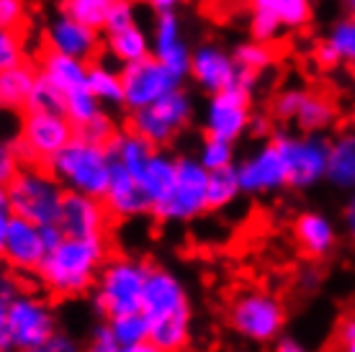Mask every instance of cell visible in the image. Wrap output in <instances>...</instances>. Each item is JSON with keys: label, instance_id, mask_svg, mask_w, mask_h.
<instances>
[{"label": "cell", "instance_id": "91938a15", "mask_svg": "<svg viewBox=\"0 0 355 352\" xmlns=\"http://www.w3.org/2000/svg\"><path fill=\"white\" fill-rule=\"evenodd\" d=\"M6 195H8V188L6 183H0V203H6Z\"/></svg>", "mask_w": 355, "mask_h": 352}, {"label": "cell", "instance_id": "ba28073f", "mask_svg": "<svg viewBox=\"0 0 355 352\" xmlns=\"http://www.w3.org/2000/svg\"><path fill=\"white\" fill-rule=\"evenodd\" d=\"M206 183L209 170L201 165L196 155H178L175 183L165 195V201L152 206V213L162 224H191L209 213V198H206Z\"/></svg>", "mask_w": 355, "mask_h": 352}, {"label": "cell", "instance_id": "9f6ffc18", "mask_svg": "<svg viewBox=\"0 0 355 352\" xmlns=\"http://www.w3.org/2000/svg\"><path fill=\"white\" fill-rule=\"evenodd\" d=\"M13 219V211L8 209V203H0V252H3V242L8 234V224Z\"/></svg>", "mask_w": 355, "mask_h": 352}, {"label": "cell", "instance_id": "6125c7cd", "mask_svg": "<svg viewBox=\"0 0 355 352\" xmlns=\"http://www.w3.org/2000/svg\"><path fill=\"white\" fill-rule=\"evenodd\" d=\"M353 121H355V116H353Z\"/></svg>", "mask_w": 355, "mask_h": 352}, {"label": "cell", "instance_id": "4316f807", "mask_svg": "<svg viewBox=\"0 0 355 352\" xmlns=\"http://www.w3.org/2000/svg\"><path fill=\"white\" fill-rule=\"evenodd\" d=\"M103 49L114 57L119 64H129L152 54V36L139 24H132L119 31L103 34Z\"/></svg>", "mask_w": 355, "mask_h": 352}, {"label": "cell", "instance_id": "d6986e66", "mask_svg": "<svg viewBox=\"0 0 355 352\" xmlns=\"http://www.w3.org/2000/svg\"><path fill=\"white\" fill-rule=\"evenodd\" d=\"M103 206L111 213V219L116 221L139 219V216L152 213V201L147 198L139 180L119 162H111V177H108V188L103 193Z\"/></svg>", "mask_w": 355, "mask_h": 352}, {"label": "cell", "instance_id": "74e56055", "mask_svg": "<svg viewBox=\"0 0 355 352\" xmlns=\"http://www.w3.org/2000/svg\"><path fill=\"white\" fill-rule=\"evenodd\" d=\"M196 157L201 159V165L206 170H219V168H230V165H237V150H234V141L227 139H216V137H204L201 147H198V155Z\"/></svg>", "mask_w": 355, "mask_h": 352}, {"label": "cell", "instance_id": "d4e9b609", "mask_svg": "<svg viewBox=\"0 0 355 352\" xmlns=\"http://www.w3.org/2000/svg\"><path fill=\"white\" fill-rule=\"evenodd\" d=\"M340 191H355V129L329 139L327 177Z\"/></svg>", "mask_w": 355, "mask_h": 352}, {"label": "cell", "instance_id": "5b68a950", "mask_svg": "<svg viewBox=\"0 0 355 352\" xmlns=\"http://www.w3.org/2000/svg\"><path fill=\"white\" fill-rule=\"evenodd\" d=\"M6 188H8L6 203L13 216H24L39 227L60 221L62 198L67 191L46 165H24Z\"/></svg>", "mask_w": 355, "mask_h": 352}, {"label": "cell", "instance_id": "816d5d0a", "mask_svg": "<svg viewBox=\"0 0 355 352\" xmlns=\"http://www.w3.org/2000/svg\"><path fill=\"white\" fill-rule=\"evenodd\" d=\"M78 347H80V344L75 342L70 335H64V332H60V329H57L52 340L46 342L44 352H75Z\"/></svg>", "mask_w": 355, "mask_h": 352}, {"label": "cell", "instance_id": "f35d334b", "mask_svg": "<svg viewBox=\"0 0 355 352\" xmlns=\"http://www.w3.org/2000/svg\"><path fill=\"white\" fill-rule=\"evenodd\" d=\"M21 62H26V44L21 31L0 26V70L16 67Z\"/></svg>", "mask_w": 355, "mask_h": 352}, {"label": "cell", "instance_id": "7dc6e473", "mask_svg": "<svg viewBox=\"0 0 355 352\" xmlns=\"http://www.w3.org/2000/svg\"><path fill=\"white\" fill-rule=\"evenodd\" d=\"M24 168V159L18 157L13 141H0V183H10V177Z\"/></svg>", "mask_w": 355, "mask_h": 352}, {"label": "cell", "instance_id": "d6a6232c", "mask_svg": "<svg viewBox=\"0 0 355 352\" xmlns=\"http://www.w3.org/2000/svg\"><path fill=\"white\" fill-rule=\"evenodd\" d=\"M114 0H60V13L80 21L85 26L103 31L108 8Z\"/></svg>", "mask_w": 355, "mask_h": 352}, {"label": "cell", "instance_id": "8fae6325", "mask_svg": "<svg viewBox=\"0 0 355 352\" xmlns=\"http://www.w3.org/2000/svg\"><path fill=\"white\" fill-rule=\"evenodd\" d=\"M75 134V123L60 111H24L13 147L24 165H46Z\"/></svg>", "mask_w": 355, "mask_h": 352}, {"label": "cell", "instance_id": "30bf717a", "mask_svg": "<svg viewBox=\"0 0 355 352\" xmlns=\"http://www.w3.org/2000/svg\"><path fill=\"white\" fill-rule=\"evenodd\" d=\"M57 314L52 303L42 296L18 291L8 301L6 311V332H8L10 350L21 352H44L46 342L54 337Z\"/></svg>", "mask_w": 355, "mask_h": 352}, {"label": "cell", "instance_id": "277c9868", "mask_svg": "<svg viewBox=\"0 0 355 352\" xmlns=\"http://www.w3.org/2000/svg\"><path fill=\"white\" fill-rule=\"evenodd\" d=\"M150 265L137 257L111 255L101 265L98 281L93 285V306L103 319L142 311L144 285L150 275Z\"/></svg>", "mask_w": 355, "mask_h": 352}, {"label": "cell", "instance_id": "681fc988", "mask_svg": "<svg viewBox=\"0 0 355 352\" xmlns=\"http://www.w3.org/2000/svg\"><path fill=\"white\" fill-rule=\"evenodd\" d=\"M273 116H266V114H252L250 116V123H248V134L250 137H255V139L266 141L270 139L275 134V126H273Z\"/></svg>", "mask_w": 355, "mask_h": 352}, {"label": "cell", "instance_id": "ac0fdd59", "mask_svg": "<svg viewBox=\"0 0 355 352\" xmlns=\"http://www.w3.org/2000/svg\"><path fill=\"white\" fill-rule=\"evenodd\" d=\"M44 46L57 49L62 54H70V57H78V60L93 62L98 60V54L103 52V31L90 28L85 24H80V21L60 13L46 26Z\"/></svg>", "mask_w": 355, "mask_h": 352}, {"label": "cell", "instance_id": "8d00e7d4", "mask_svg": "<svg viewBox=\"0 0 355 352\" xmlns=\"http://www.w3.org/2000/svg\"><path fill=\"white\" fill-rule=\"evenodd\" d=\"M24 111H60L64 114V93L44 75H36Z\"/></svg>", "mask_w": 355, "mask_h": 352}, {"label": "cell", "instance_id": "5bb4252c", "mask_svg": "<svg viewBox=\"0 0 355 352\" xmlns=\"http://www.w3.org/2000/svg\"><path fill=\"white\" fill-rule=\"evenodd\" d=\"M237 175H240L242 195H250V198L273 195L288 188V170L273 137L237 162Z\"/></svg>", "mask_w": 355, "mask_h": 352}, {"label": "cell", "instance_id": "ffe728a7", "mask_svg": "<svg viewBox=\"0 0 355 352\" xmlns=\"http://www.w3.org/2000/svg\"><path fill=\"white\" fill-rule=\"evenodd\" d=\"M111 213L101 198L67 191L62 198V211H60V227L64 237H101L108 231Z\"/></svg>", "mask_w": 355, "mask_h": 352}, {"label": "cell", "instance_id": "7c38bea8", "mask_svg": "<svg viewBox=\"0 0 355 352\" xmlns=\"http://www.w3.org/2000/svg\"><path fill=\"white\" fill-rule=\"evenodd\" d=\"M275 147L281 150V157L288 170V188L291 191H306L314 188L327 177V157H329V139L322 134H293V132H275Z\"/></svg>", "mask_w": 355, "mask_h": 352}, {"label": "cell", "instance_id": "db71d44e", "mask_svg": "<svg viewBox=\"0 0 355 352\" xmlns=\"http://www.w3.org/2000/svg\"><path fill=\"white\" fill-rule=\"evenodd\" d=\"M343 221H345L347 234L355 239V191H353V195L347 198L345 209H343Z\"/></svg>", "mask_w": 355, "mask_h": 352}, {"label": "cell", "instance_id": "11a10c76", "mask_svg": "<svg viewBox=\"0 0 355 352\" xmlns=\"http://www.w3.org/2000/svg\"><path fill=\"white\" fill-rule=\"evenodd\" d=\"M273 347L278 352H304V344L296 340V337H286V335H281L278 340L273 342Z\"/></svg>", "mask_w": 355, "mask_h": 352}, {"label": "cell", "instance_id": "94428289", "mask_svg": "<svg viewBox=\"0 0 355 352\" xmlns=\"http://www.w3.org/2000/svg\"><path fill=\"white\" fill-rule=\"evenodd\" d=\"M129 3H134V6H137V3H147V6H150L152 0H129Z\"/></svg>", "mask_w": 355, "mask_h": 352}, {"label": "cell", "instance_id": "2e32d148", "mask_svg": "<svg viewBox=\"0 0 355 352\" xmlns=\"http://www.w3.org/2000/svg\"><path fill=\"white\" fill-rule=\"evenodd\" d=\"M46 245L42 237V227L24 216H13L8 224V234L3 242L0 260L8 265L13 273H34L46 257Z\"/></svg>", "mask_w": 355, "mask_h": 352}, {"label": "cell", "instance_id": "f6af8a7d", "mask_svg": "<svg viewBox=\"0 0 355 352\" xmlns=\"http://www.w3.org/2000/svg\"><path fill=\"white\" fill-rule=\"evenodd\" d=\"M88 350L93 352H121L119 342H116V335L114 329H111V322L103 319V322H98L93 326V332H90V340H88Z\"/></svg>", "mask_w": 355, "mask_h": 352}, {"label": "cell", "instance_id": "4dcf8cb0", "mask_svg": "<svg viewBox=\"0 0 355 352\" xmlns=\"http://www.w3.org/2000/svg\"><path fill=\"white\" fill-rule=\"evenodd\" d=\"M206 198H209V211H224V209H230L237 198H242L237 165L219 168V170H209Z\"/></svg>", "mask_w": 355, "mask_h": 352}, {"label": "cell", "instance_id": "e575fe53", "mask_svg": "<svg viewBox=\"0 0 355 352\" xmlns=\"http://www.w3.org/2000/svg\"><path fill=\"white\" fill-rule=\"evenodd\" d=\"M101 111H103V103L90 93L88 85L64 93V116L75 123V129H80L83 123H88L90 118L98 116Z\"/></svg>", "mask_w": 355, "mask_h": 352}, {"label": "cell", "instance_id": "ee69618b", "mask_svg": "<svg viewBox=\"0 0 355 352\" xmlns=\"http://www.w3.org/2000/svg\"><path fill=\"white\" fill-rule=\"evenodd\" d=\"M21 291L18 283L8 275H0V352L10 350L8 332H6V311H8V301Z\"/></svg>", "mask_w": 355, "mask_h": 352}, {"label": "cell", "instance_id": "7402d4cb", "mask_svg": "<svg viewBox=\"0 0 355 352\" xmlns=\"http://www.w3.org/2000/svg\"><path fill=\"white\" fill-rule=\"evenodd\" d=\"M36 70H39V75H44L46 80H52L62 93H70L75 88H85L88 85L90 62L44 46L42 54H39V62H36Z\"/></svg>", "mask_w": 355, "mask_h": 352}, {"label": "cell", "instance_id": "cb8c5ba5", "mask_svg": "<svg viewBox=\"0 0 355 352\" xmlns=\"http://www.w3.org/2000/svg\"><path fill=\"white\" fill-rule=\"evenodd\" d=\"M338 121V106L335 100L324 93H317V90H309L304 93L302 103L296 108L291 123L304 134H324L327 129H332Z\"/></svg>", "mask_w": 355, "mask_h": 352}, {"label": "cell", "instance_id": "60d3db41", "mask_svg": "<svg viewBox=\"0 0 355 352\" xmlns=\"http://www.w3.org/2000/svg\"><path fill=\"white\" fill-rule=\"evenodd\" d=\"M304 93H306V88H302V85H291V88H284L281 93H275L273 100H270V116H273L275 121L291 123L296 108L302 103Z\"/></svg>", "mask_w": 355, "mask_h": 352}, {"label": "cell", "instance_id": "e0dca14e", "mask_svg": "<svg viewBox=\"0 0 355 352\" xmlns=\"http://www.w3.org/2000/svg\"><path fill=\"white\" fill-rule=\"evenodd\" d=\"M152 54L168 67L173 75L180 80L188 78L191 70V46L183 36V21L178 16V10H162L155 18L152 26Z\"/></svg>", "mask_w": 355, "mask_h": 352}, {"label": "cell", "instance_id": "bcb514c9", "mask_svg": "<svg viewBox=\"0 0 355 352\" xmlns=\"http://www.w3.org/2000/svg\"><path fill=\"white\" fill-rule=\"evenodd\" d=\"M28 6L26 0H0V26L3 28H18L26 24Z\"/></svg>", "mask_w": 355, "mask_h": 352}, {"label": "cell", "instance_id": "1f68e13d", "mask_svg": "<svg viewBox=\"0 0 355 352\" xmlns=\"http://www.w3.org/2000/svg\"><path fill=\"white\" fill-rule=\"evenodd\" d=\"M250 8L270 10L291 31L309 26L311 21V0H250Z\"/></svg>", "mask_w": 355, "mask_h": 352}, {"label": "cell", "instance_id": "9a60e30c", "mask_svg": "<svg viewBox=\"0 0 355 352\" xmlns=\"http://www.w3.org/2000/svg\"><path fill=\"white\" fill-rule=\"evenodd\" d=\"M188 78L193 80L206 96L222 93L232 88L240 78V64L234 62V54L227 52L224 46L204 42L191 52V70Z\"/></svg>", "mask_w": 355, "mask_h": 352}, {"label": "cell", "instance_id": "603a6c76", "mask_svg": "<svg viewBox=\"0 0 355 352\" xmlns=\"http://www.w3.org/2000/svg\"><path fill=\"white\" fill-rule=\"evenodd\" d=\"M175 170H178V155H170L168 147H157L150 155L147 165L137 175V180L144 188V193L152 201V206L165 201V195L170 193V188L175 183Z\"/></svg>", "mask_w": 355, "mask_h": 352}, {"label": "cell", "instance_id": "7bdbcfd3", "mask_svg": "<svg viewBox=\"0 0 355 352\" xmlns=\"http://www.w3.org/2000/svg\"><path fill=\"white\" fill-rule=\"evenodd\" d=\"M137 24V16H134V3L129 0H114L111 8H108L106 24H103V34L108 31H119V28H126Z\"/></svg>", "mask_w": 355, "mask_h": 352}, {"label": "cell", "instance_id": "f5cc1de1", "mask_svg": "<svg viewBox=\"0 0 355 352\" xmlns=\"http://www.w3.org/2000/svg\"><path fill=\"white\" fill-rule=\"evenodd\" d=\"M42 237H44L46 249H52V247L60 245V242L64 239V231H62V227H60V221H49V224H42Z\"/></svg>", "mask_w": 355, "mask_h": 352}, {"label": "cell", "instance_id": "680465c9", "mask_svg": "<svg viewBox=\"0 0 355 352\" xmlns=\"http://www.w3.org/2000/svg\"><path fill=\"white\" fill-rule=\"evenodd\" d=\"M345 3V13L347 16H355V0H343Z\"/></svg>", "mask_w": 355, "mask_h": 352}, {"label": "cell", "instance_id": "f907efd6", "mask_svg": "<svg viewBox=\"0 0 355 352\" xmlns=\"http://www.w3.org/2000/svg\"><path fill=\"white\" fill-rule=\"evenodd\" d=\"M314 62L320 64L322 70H335V67H340V60H338V54H335V49L322 39L320 44L314 46Z\"/></svg>", "mask_w": 355, "mask_h": 352}, {"label": "cell", "instance_id": "7a4b0ae2", "mask_svg": "<svg viewBox=\"0 0 355 352\" xmlns=\"http://www.w3.org/2000/svg\"><path fill=\"white\" fill-rule=\"evenodd\" d=\"M111 257L108 237H64L42 260L36 278L52 299H80L93 291L101 265Z\"/></svg>", "mask_w": 355, "mask_h": 352}, {"label": "cell", "instance_id": "6da1fadb", "mask_svg": "<svg viewBox=\"0 0 355 352\" xmlns=\"http://www.w3.org/2000/svg\"><path fill=\"white\" fill-rule=\"evenodd\" d=\"M142 314L150 322V342L157 352H178L191 344L193 308L183 281L162 265H150Z\"/></svg>", "mask_w": 355, "mask_h": 352}, {"label": "cell", "instance_id": "83f0119b", "mask_svg": "<svg viewBox=\"0 0 355 352\" xmlns=\"http://www.w3.org/2000/svg\"><path fill=\"white\" fill-rule=\"evenodd\" d=\"M108 150H111L114 162H119L121 168L129 170V173L137 177L142 173L144 165H147L150 155L157 150V147H152L144 137H139V134L132 132V129L126 126V129H119V132L114 134V139L108 141Z\"/></svg>", "mask_w": 355, "mask_h": 352}, {"label": "cell", "instance_id": "8992f818", "mask_svg": "<svg viewBox=\"0 0 355 352\" xmlns=\"http://www.w3.org/2000/svg\"><path fill=\"white\" fill-rule=\"evenodd\" d=\"M227 324L234 335L252 344H273L286 329V308L266 288H245L227 306Z\"/></svg>", "mask_w": 355, "mask_h": 352}, {"label": "cell", "instance_id": "836d02e7", "mask_svg": "<svg viewBox=\"0 0 355 352\" xmlns=\"http://www.w3.org/2000/svg\"><path fill=\"white\" fill-rule=\"evenodd\" d=\"M234 54V62L240 64L242 70H252L263 75L266 70H270L275 62V52H273V44H268V42H258V39H250V42H242L232 49Z\"/></svg>", "mask_w": 355, "mask_h": 352}, {"label": "cell", "instance_id": "c3c4849f", "mask_svg": "<svg viewBox=\"0 0 355 352\" xmlns=\"http://www.w3.org/2000/svg\"><path fill=\"white\" fill-rule=\"evenodd\" d=\"M332 342H335L338 350L355 352V314H347V317L340 319L338 326H335Z\"/></svg>", "mask_w": 355, "mask_h": 352}, {"label": "cell", "instance_id": "f1b7e54d", "mask_svg": "<svg viewBox=\"0 0 355 352\" xmlns=\"http://www.w3.org/2000/svg\"><path fill=\"white\" fill-rule=\"evenodd\" d=\"M108 322H111V329H114L121 352H157L155 344L150 342V322L142 311L119 314Z\"/></svg>", "mask_w": 355, "mask_h": 352}, {"label": "cell", "instance_id": "3957f363", "mask_svg": "<svg viewBox=\"0 0 355 352\" xmlns=\"http://www.w3.org/2000/svg\"><path fill=\"white\" fill-rule=\"evenodd\" d=\"M111 162L114 157L108 144H98L75 134L62 150L52 155L46 168L64 185V191H75V193L103 201L108 177H111Z\"/></svg>", "mask_w": 355, "mask_h": 352}, {"label": "cell", "instance_id": "ab89813d", "mask_svg": "<svg viewBox=\"0 0 355 352\" xmlns=\"http://www.w3.org/2000/svg\"><path fill=\"white\" fill-rule=\"evenodd\" d=\"M281 31H284V24L278 21V16H273L270 10L252 8V13H250V39L273 44L281 39Z\"/></svg>", "mask_w": 355, "mask_h": 352}, {"label": "cell", "instance_id": "484cf974", "mask_svg": "<svg viewBox=\"0 0 355 352\" xmlns=\"http://www.w3.org/2000/svg\"><path fill=\"white\" fill-rule=\"evenodd\" d=\"M36 75H39V70L28 60L16 64V67L0 70V111H13V114L21 111L24 114Z\"/></svg>", "mask_w": 355, "mask_h": 352}, {"label": "cell", "instance_id": "d590c367", "mask_svg": "<svg viewBox=\"0 0 355 352\" xmlns=\"http://www.w3.org/2000/svg\"><path fill=\"white\" fill-rule=\"evenodd\" d=\"M324 42L335 49L340 64L355 67V16H345L340 18V21H335L329 26Z\"/></svg>", "mask_w": 355, "mask_h": 352}, {"label": "cell", "instance_id": "52a82bcc", "mask_svg": "<svg viewBox=\"0 0 355 352\" xmlns=\"http://www.w3.org/2000/svg\"><path fill=\"white\" fill-rule=\"evenodd\" d=\"M260 75L252 70H242L232 88L214 93L204 108V134L216 139L237 141L248 134V123L252 116V93L258 88Z\"/></svg>", "mask_w": 355, "mask_h": 352}, {"label": "cell", "instance_id": "6f0895ef", "mask_svg": "<svg viewBox=\"0 0 355 352\" xmlns=\"http://www.w3.org/2000/svg\"><path fill=\"white\" fill-rule=\"evenodd\" d=\"M180 3H183V0H152L150 6L155 13H162V10H178Z\"/></svg>", "mask_w": 355, "mask_h": 352}, {"label": "cell", "instance_id": "f546056e", "mask_svg": "<svg viewBox=\"0 0 355 352\" xmlns=\"http://www.w3.org/2000/svg\"><path fill=\"white\" fill-rule=\"evenodd\" d=\"M88 88L103 103V108H124L121 70H114V67H108L106 62L93 60L88 70Z\"/></svg>", "mask_w": 355, "mask_h": 352}, {"label": "cell", "instance_id": "4fadbf2b", "mask_svg": "<svg viewBox=\"0 0 355 352\" xmlns=\"http://www.w3.org/2000/svg\"><path fill=\"white\" fill-rule=\"evenodd\" d=\"M121 82H124V108H144L173 93L175 88L183 85V80L173 75V72L162 64L155 54H147L142 60L121 64Z\"/></svg>", "mask_w": 355, "mask_h": 352}, {"label": "cell", "instance_id": "b9f144b4", "mask_svg": "<svg viewBox=\"0 0 355 352\" xmlns=\"http://www.w3.org/2000/svg\"><path fill=\"white\" fill-rule=\"evenodd\" d=\"M119 132L116 129L114 118L106 114V111H101L98 116H93L88 123H83L78 134H80L83 139H90V141H98V144H108V141L114 139V134Z\"/></svg>", "mask_w": 355, "mask_h": 352}, {"label": "cell", "instance_id": "44dd1931", "mask_svg": "<svg viewBox=\"0 0 355 352\" xmlns=\"http://www.w3.org/2000/svg\"><path fill=\"white\" fill-rule=\"evenodd\" d=\"M293 239L304 255L311 260L327 257L338 247V229L329 216L320 211H304L293 219Z\"/></svg>", "mask_w": 355, "mask_h": 352}, {"label": "cell", "instance_id": "9c48e42d", "mask_svg": "<svg viewBox=\"0 0 355 352\" xmlns=\"http://www.w3.org/2000/svg\"><path fill=\"white\" fill-rule=\"evenodd\" d=\"M196 116L193 98L188 90L175 88L165 98L144 108H134L126 116V126L150 141L152 147H170L186 132Z\"/></svg>", "mask_w": 355, "mask_h": 352}]
</instances>
